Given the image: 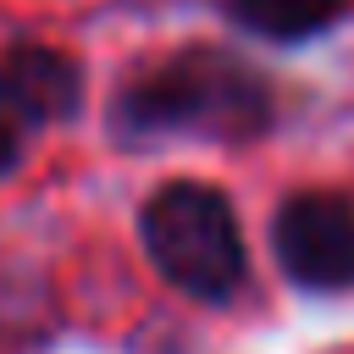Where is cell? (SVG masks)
Returning a JSON list of instances; mask_svg holds the SVG:
<instances>
[{
    "instance_id": "obj_1",
    "label": "cell",
    "mask_w": 354,
    "mask_h": 354,
    "mask_svg": "<svg viewBox=\"0 0 354 354\" xmlns=\"http://www.w3.org/2000/svg\"><path fill=\"white\" fill-rule=\"evenodd\" d=\"M277 122L271 83L232 50L194 44L149 61L116 88L111 127L122 138H216L243 144Z\"/></svg>"
},
{
    "instance_id": "obj_2",
    "label": "cell",
    "mask_w": 354,
    "mask_h": 354,
    "mask_svg": "<svg viewBox=\"0 0 354 354\" xmlns=\"http://www.w3.org/2000/svg\"><path fill=\"white\" fill-rule=\"evenodd\" d=\"M138 227H144V249H149L155 271L171 288H183L188 299L221 304L243 288L249 254H243V232H238V216L221 199V188L188 183V177L160 183L144 199Z\"/></svg>"
},
{
    "instance_id": "obj_3",
    "label": "cell",
    "mask_w": 354,
    "mask_h": 354,
    "mask_svg": "<svg viewBox=\"0 0 354 354\" xmlns=\"http://www.w3.org/2000/svg\"><path fill=\"white\" fill-rule=\"evenodd\" d=\"M277 266L315 293L354 288V205L343 194H293L271 216Z\"/></svg>"
},
{
    "instance_id": "obj_4",
    "label": "cell",
    "mask_w": 354,
    "mask_h": 354,
    "mask_svg": "<svg viewBox=\"0 0 354 354\" xmlns=\"http://www.w3.org/2000/svg\"><path fill=\"white\" fill-rule=\"evenodd\" d=\"M83 105V66L50 44H11L0 55V111L22 122H66Z\"/></svg>"
},
{
    "instance_id": "obj_5",
    "label": "cell",
    "mask_w": 354,
    "mask_h": 354,
    "mask_svg": "<svg viewBox=\"0 0 354 354\" xmlns=\"http://www.w3.org/2000/svg\"><path fill=\"white\" fill-rule=\"evenodd\" d=\"M221 6H227L232 22H243L249 33L277 39V44L310 39V33L332 28V22L348 11V0H221Z\"/></svg>"
},
{
    "instance_id": "obj_6",
    "label": "cell",
    "mask_w": 354,
    "mask_h": 354,
    "mask_svg": "<svg viewBox=\"0 0 354 354\" xmlns=\"http://www.w3.org/2000/svg\"><path fill=\"white\" fill-rule=\"evenodd\" d=\"M17 160H22V138H17V127H11L6 116H0V177H6V171H11Z\"/></svg>"
}]
</instances>
